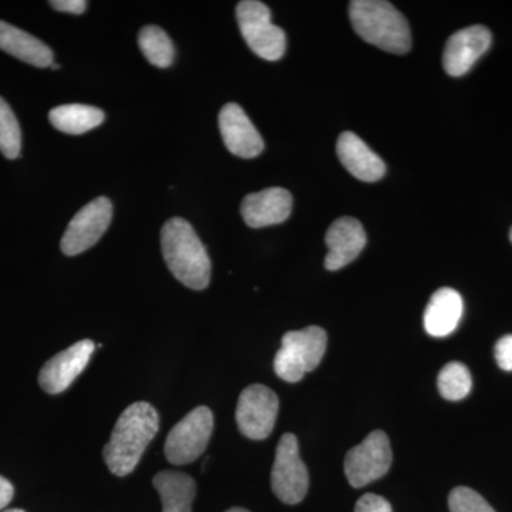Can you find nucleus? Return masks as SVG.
<instances>
[{"instance_id":"1","label":"nucleus","mask_w":512,"mask_h":512,"mask_svg":"<svg viewBox=\"0 0 512 512\" xmlns=\"http://www.w3.org/2000/svg\"><path fill=\"white\" fill-rule=\"evenodd\" d=\"M158 427L157 410L146 402L131 404L121 413L103 448L104 461L114 476L126 477L136 470Z\"/></svg>"},{"instance_id":"2","label":"nucleus","mask_w":512,"mask_h":512,"mask_svg":"<svg viewBox=\"0 0 512 512\" xmlns=\"http://www.w3.org/2000/svg\"><path fill=\"white\" fill-rule=\"evenodd\" d=\"M161 251L171 274L187 288L202 291L211 281V259L190 222L167 221L161 229Z\"/></svg>"},{"instance_id":"3","label":"nucleus","mask_w":512,"mask_h":512,"mask_svg":"<svg viewBox=\"0 0 512 512\" xmlns=\"http://www.w3.org/2000/svg\"><path fill=\"white\" fill-rule=\"evenodd\" d=\"M350 22L357 35L384 52L404 55L412 47L409 23L392 3L355 0L349 6Z\"/></svg>"},{"instance_id":"4","label":"nucleus","mask_w":512,"mask_h":512,"mask_svg":"<svg viewBox=\"0 0 512 512\" xmlns=\"http://www.w3.org/2000/svg\"><path fill=\"white\" fill-rule=\"evenodd\" d=\"M328 346V335L319 326L285 333L281 349L276 353L274 369L279 379L288 383L301 382L322 362Z\"/></svg>"},{"instance_id":"5","label":"nucleus","mask_w":512,"mask_h":512,"mask_svg":"<svg viewBox=\"0 0 512 512\" xmlns=\"http://www.w3.org/2000/svg\"><path fill=\"white\" fill-rule=\"evenodd\" d=\"M239 29L252 52L268 62L285 55L286 35L271 20V10L262 2L244 0L237 6Z\"/></svg>"},{"instance_id":"6","label":"nucleus","mask_w":512,"mask_h":512,"mask_svg":"<svg viewBox=\"0 0 512 512\" xmlns=\"http://www.w3.org/2000/svg\"><path fill=\"white\" fill-rule=\"evenodd\" d=\"M214 430V414L200 406L178 421L165 440L164 453L174 466H187L204 454Z\"/></svg>"},{"instance_id":"7","label":"nucleus","mask_w":512,"mask_h":512,"mask_svg":"<svg viewBox=\"0 0 512 512\" xmlns=\"http://www.w3.org/2000/svg\"><path fill=\"white\" fill-rule=\"evenodd\" d=\"M272 491L284 504L301 503L308 493L309 473L299 454V443L293 434H284L276 447L271 474Z\"/></svg>"},{"instance_id":"8","label":"nucleus","mask_w":512,"mask_h":512,"mask_svg":"<svg viewBox=\"0 0 512 512\" xmlns=\"http://www.w3.org/2000/svg\"><path fill=\"white\" fill-rule=\"evenodd\" d=\"M393 454L389 437L383 431L370 433L359 446L353 447L345 458V473L355 488L379 480L392 466Z\"/></svg>"},{"instance_id":"9","label":"nucleus","mask_w":512,"mask_h":512,"mask_svg":"<svg viewBox=\"0 0 512 512\" xmlns=\"http://www.w3.org/2000/svg\"><path fill=\"white\" fill-rule=\"evenodd\" d=\"M278 410V396L269 387L252 384L238 399L235 419L239 431L247 439H268L274 430Z\"/></svg>"},{"instance_id":"10","label":"nucleus","mask_w":512,"mask_h":512,"mask_svg":"<svg viewBox=\"0 0 512 512\" xmlns=\"http://www.w3.org/2000/svg\"><path fill=\"white\" fill-rule=\"evenodd\" d=\"M113 218V204L109 198L99 197L74 215L62 238V252L67 256L83 254L94 247L109 228Z\"/></svg>"},{"instance_id":"11","label":"nucleus","mask_w":512,"mask_h":512,"mask_svg":"<svg viewBox=\"0 0 512 512\" xmlns=\"http://www.w3.org/2000/svg\"><path fill=\"white\" fill-rule=\"evenodd\" d=\"M94 350L96 345L92 340L84 339L53 356L40 370V387L49 394H60L69 389L89 365Z\"/></svg>"},{"instance_id":"12","label":"nucleus","mask_w":512,"mask_h":512,"mask_svg":"<svg viewBox=\"0 0 512 512\" xmlns=\"http://www.w3.org/2000/svg\"><path fill=\"white\" fill-rule=\"evenodd\" d=\"M491 39L493 37L490 30L484 26H470V28L458 30L448 39L444 49V70L453 77L464 76L490 49Z\"/></svg>"},{"instance_id":"13","label":"nucleus","mask_w":512,"mask_h":512,"mask_svg":"<svg viewBox=\"0 0 512 512\" xmlns=\"http://www.w3.org/2000/svg\"><path fill=\"white\" fill-rule=\"evenodd\" d=\"M220 130L225 147L234 156L255 158L264 151V140L241 106L228 103L220 113Z\"/></svg>"},{"instance_id":"14","label":"nucleus","mask_w":512,"mask_h":512,"mask_svg":"<svg viewBox=\"0 0 512 512\" xmlns=\"http://www.w3.org/2000/svg\"><path fill=\"white\" fill-rule=\"evenodd\" d=\"M292 195L285 188H266L244 198L241 214L251 228H265L282 224L292 212Z\"/></svg>"},{"instance_id":"15","label":"nucleus","mask_w":512,"mask_h":512,"mask_svg":"<svg viewBox=\"0 0 512 512\" xmlns=\"http://www.w3.org/2000/svg\"><path fill=\"white\" fill-rule=\"evenodd\" d=\"M328 255L325 266L328 271H339L355 261L366 245V232L355 218H339L326 232Z\"/></svg>"},{"instance_id":"16","label":"nucleus","mask_w":512,"mask_h":512,"mask_svg":"<svg viewBox=\"0 0 512 512\" xmlns=\"http://www.w3.org/2000/svg\"><path fill=\"white\" fill-rule=\"evenodd\" d=\"M336 151H338L340 163L357 180L375 183L386 173V164L382 158L377 156L375 151L370 150L362 138L350 131L340 134Z\"/></svg>"},{"instance_id":"17","label":"nucleus","mask_w":512,"mask_h":512,"mask_svg":"<svg viewBox=\"0 0 512 512\" xmlns=\"http://www.w3.org/2000/svg\"><path fill=\"white\" fill-rule=\"evenodd\" d=\"M463 298L451 288H441L431 296L424 312V328L433 338H446L457 329L463 316Z\"/></svg>"},{"instance_id":"18","label":"nucleus","mask_w":512,"mask_h":512,"mask_svg":"<svg viewBox=\"0 0 512 512\" xmlns=\"http://www.w3.org/2000/svg\"><path fill=\"white\" fill-rule=\"evenodd\" d=\"M0 50L36 67H50L53 52L42 40L0 20Z\"/></svg>"},{"instance_id":"19","label":"nucleus","mask_w":512,"mask_h":512,"mask_svg":"<svg viewBox=\"0 0 512 512\" xmlns=\"http://www.w3.org/2000/svg\"><path fill=\"white\" fill-rule=\"evenodd\" d=\"M163 504V512H192L197 485L194 478L180 471H161L153 480Z\"/></svg>"},{"instance_id":"20","label":"nucleus","mask_w":512,"mask_h":512,"mask_svg":"<svg viewBox=\"0 0 512 512\" xmlns=\"http://www.w3.org/2000/svg\"><path fill=\"white\" fill-rule=\"evenodd\" d=\"M49 120L62 133L84 134L103 123L104 113L86 104H64L50 111Z\"/></svg>"},{"instance_id":"21","label":"nucleus","mask_w":512,"mask_h":512,"mask_svg":"<svg viewBox=\"0 0 512 512\" xmlns=\"http://www.w3.org/2000/svg\"><path fill=\"white\" fill-rule=\"evenodd\" d=\"M138 46L146 59L154 66L170 67L173 64L175 49L170 37L158 26H146L138 33Z\"/></svg>"},{"instance_id":"22","label":"nucleus","mask_w":512,"mask_h":512,"mask_svg":"<svg viewBox=\"0 0 512 512\" xmlns=\"http://www.w3.org/2000/svg\"><path fill=\"white\" fill-rule=\"evenodd\" d=\"M441 396L450 402L463 400L471 392L473 380L470 370L460 362H451L441 369L439 380H437Z\"/></svg>"},{"instance_id":"23","label":"nucleus","mask_w":512,"mask_h":512,"mask_svg":"<svg viewBox=\"0 0 512 512\" xmlns=\"http://www.w3.org/2000/svg\"><path fill=\"white\" fill-rule=\"evenodd\" d=\"M22 148V131L15 113L5 100L0 97V153L9 160L20 156Z\"/></svg>"},{"instance_id":"24","label":"nucleus","mask_w":512,"mask_h":512,"mask_svg":"<svg viewBox=\"0 0 512 512\" xmlns=\"http://www.w3.org/2000/svg\"><path fill=\"white\" fill-rule=\"evenodd\" d=\"M450 512H495L487 501L468 487L454 488L448 497Z\"/></svg>"},{"instance_id":"25","label":"nucleus","mask_w":512,"mask_h":512,"mask_svg":"<svg viewBox=\"0 0 512 512\" xmlns=\"http://www.w3.org/2000/svg\"><path fill=\"white\" fill-rule=\"evenodd\" d=\"M355 512H393L386 498L376 494H366L357 501Z\"/></svg>"},{"instance_id":"26","label":"nucleus","mask_w":512,"mask_h":512,"mask_svg":"<svg viewBox=\"0 0 512 512\" xmlns=\"http://www.w3.org/2000/svg\"><path fill=\"white\" fill-rule=\"evenodd\" d=\"M495 360L505 372H512V335L504 336L495 345Z\"/></svg>"},{"instance_id":"27","label":"nucleus","mask_w":512,"mask_h":512,"mask_svg":"<svg viewBox=\"0 0 512 512\" xmlns=\"http://www.w3.org/2000/svg\"><path fill=\"white\" fill-rule=\"evenodd\" d=\"M53 9L59 12L72 13V15H82L87 9V2L84 0H53L50 2Z\"/></svg>"},{"instance_id":"28","label":"nucleus","mask_w":512,"mask_h":512,"mask_svg":"<svg viewBox=\"0 0 512 512\" xmlns=\"http://www.w3.org/2000/svg\"><path fill=\"white\" fill-rule=\"evenodd\" d=\"M13 495H15V488H13L12 483L6 480L5 477L0 476V512L5 511L10 501L13 500Z\"/></svg>"},{"instance_id":"29","label":"nucleus","mask_w":512,"mask_h":512,"mask_svg":"<svg viewBox=\"0 0 512 512\" xmlns=\"http://www.w3.org/2000/svg\"><path fill=\"white\" fill-rule=\"evenodd\" d=\"M225 512H251V511L245 510V508L235 507V508H231V510H228Z\"/></svg>"},{"instance_id":"30","label":"nucleus","mask_w":512,"mask_h":512,"mask_svg":"<svg viewBox=\"0 0 512 512\" xmlns=\"http://www.w3.org/2000/svg\"><path fill=\"white\" fill-rule=\"evenodd\" d=\"M2 512H25V511L19 510V508H12V510H5V511H2Z\"/></svg>"},{"instance_id":"31","label":"nucleus","mask_w":512,"mask_h":512,"mask_svg":"<svg viewBox=\"0 0 512 512\" xmlns=\"http://www.w3.org/2000/svg\"><path fill=\"white\" fill-rule=\"evenodd\" d=\"M50 67H52L53 70H59L60 69L59 64H55V63H53L52 66H50Z\"/></svg>"},{"instance_id":"32","label":"nucleus","mask_w":512,"mask_h":512,"mask_svg":"<svg viewBox=\"0 0 512 512\" xmlns=\"http://www.w3.org/2000/svg\"><path fill=\"white\" fill-rule=\"evenodd\" d=\"M510 239H511V242H512V228H511V232H510Z\"/></svg>"}]
</instances>
